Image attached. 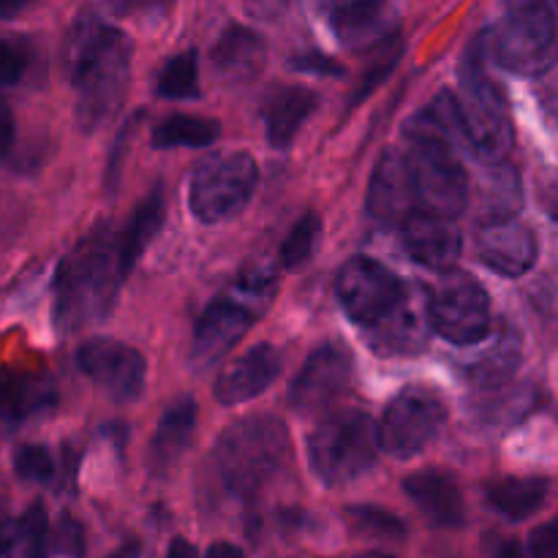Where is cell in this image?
<instances>
[{
  "label": "cell",
  "mask_w": 558,
  "mask_h": 558,
  "mask_svg": "<svg viewBox=\"0 0 558 558\" xmlns=\"http://www.w3.org/2000/svg\"><path fill=\"white\" fill-rule=\"evenodd\" d=\"M69 76L76 93V123L96 131L123 104L131 80V41L123 31L82 16L69 38Z\"/></svg>",
  "instance_id": "1"
},
{
  "label": "cell",
  "mask_w": 558,
  "mask_h": 558,
  "mask_svg": "<svg viewBox=\"0 0 558 558\" xmlns=\"http://www.w3.org/2000/svg\"><path fill=\"white\" fill-rule=\"evenodd\" d=\"M107 234H90L58 265L52 289V319L58 330L74 332L101 322L112 311L125 272L118 240Z\"/></svg>",
  "instance_id": "2"
},
{
  "label": "cell",
  "mask_w": 558,
  "mask_h": 558,
  "mask_svg": "<svg viewBox=\"0 0 558 558\" xmlns=\"http://www.w3.org/2000/svg\"><path fill=\"white\" fill-rule=\"evenodd\" d=\"M485 49H488V36H480L469 47L458 74L456 101L466 147L474 158L490 167L505 161L515 142V131L505 96L485 69Z\"/></svg>",
  "instance_id": "3"
},
{
  "label": "cell",
  "mask_w": 558,
  "mask_h": 558,
  "mask_svg": "<svg viewBox=\"0 0 558 558\" xmlns=\"http://www.w3.org/2000/svg\"><path fill=\"white\" fill-rule=\"evenodd\" d=\"M501 69L543 76L558 63V22L550 0H501V20L488 33Z\"/></svg>",
  "instance_id": "4"
},
{
  "label": "cell",
  "mask_w": 558,
  "mask_h": 558,
  "mask_svg": "<svg viewBox=\"0 0 558 558\" xmlns=\"http://www.w3.org/2000/svg\"><path fill=\"white\" fill-rule=\"evenodd\" d=\"M213 452L223 483L238 494H251L289 461L292 445L281 420L259 414L229 425Z\"/></svg>",
  "instance_id": "5"
},
{
  "label": "cell",
  "mask_w": 558,
  "mask_h": 558,
  "mask_svg": "<svg viewBox=\"0 0 558 558\" xmlns=\"http://www.w3.org/2000/svg\"><path fill=\"white\" fill-rule=\"evenodd\" d=\"M379 428L357 409H343L322 420L308 436V463L325 485H347L363 477L379 456Z\"/></svg>",
  "instance_id": "6"
},
{
  "label": "cell",
  "mask_w": 558,
  "mask_h": 558,
  "mask_svg": "<svg viewBox=\"0 0 558 558\" xmlns=\"http://www.w3.org/2000/svg\"><path fill=\"white\" fill-rule=\"evenodd\" d=\"M259 169L248 153H213L196 163L189 205L202 223L234 218L251 202Z\"/></svg>",
  "instance_id": "7"
},
{
  "label": "cell",
  "mask_w": 558,
  "mask_h": 558,
  "mask_svg": "<svg viewBox=\"0 0 558 558\" xmlns=\"http://www.w3.org/2000/svg\"><path fill=\"white\" fill-rule=\"evenodd\" d=\"M447 423V407L439 392L428 387H403L385 409V417L379 425L381 450L392 458L420 456L428 445L439 439L441 428Z\"/></svg>",
  "instance_id": "8"
},
{
  "label": "cell",
  "mask_w": 558,
  "mask_h": 558,
  "mask_svg": "<svg viewBox=\"0 0 558 558\" xmlns=\"http://www.w3.org/2000/svg\"><path fill=\"white\" fill-rule=\"evenodd\" d=\"M430 327L456 347H474L490 336L488 292L466 272H447L428 300Z\"/></svg>",
  "instance_id": "9"
},
{
  "label": "cell",
  "mask_w": 558,
  "mask_h": 558,
  "mask_svg": "<svg viewBox=\"0 0 558 558\" xmlns=\"http://www.w3.org/2000/svg\"><path fill=\"white\" fill-rule=\"evenodd\" d=\"M338 300L349 319L360 327H376L407 298V287L381 262L354 256L341 267L336 281Z\"/></svg>",
  "instance_id": "10"
},
{
  "label": "cell",
  "mask_w": 558,
  "mask_h": 558,
  "mask_svg": "<svg viewBox=\"0 0 558 558\" xmlns=\"http://www.w3.org/2000/svg\"><path fill=\"white\" fill-rule=\"evenodd\" d=\"M76 365L93 385L101 387L120 403L140 398L145 387V357L129 343L112 341V338H93L82 343L76 352Z\"/></svg>",
  "instance_id": "11"
},
{
  "label": "cell",
  "mask_w": 558,
  "mask_h": 558,
  "mask_svg": "<svg viewBox=\"0 0 558 558\" xmlns=\"http://www.w3.org/2000/svg\"><path fill=\"white\" fill-rule=\"evenodd\" d=\"M349 379H352V360L343 349H316L294 379L292 390H289V407L300 414L322 412L338 396H343Z\"/></svg>",
  "instance_id": "12"
},
{
  "label": "cell",
  "mask_w": 558,
  "mask_h": 558,
  "mask_svg": "<svg viewBox=\"0 0 558 558\" xmlns=\"http://www.w3.org/2000/svg\"><path fill=\"white\" fill-rule=\"evenodd\" d=\"M401 240L407 254L417 265L436 272H450L463 251V238L452 218L436 216L428 210L409 213L401 221Z\"/></svg>",
  "instance_id": "13"
},
{
  "label": "cell",
  "mask_w": 558,
  "mask_h": 558,
  "mask_svg": "<svg viewBox=\"0 0 558 558\" xmlns=\"http://www.w3.org/2000/svg\"><path fill=\"white\" fill-rule=\"evenodd\" d=\"M365 207L381 223H401L409 213L417 210V191H414V174L407 153H381L371 174Z\"/></svg>",
  "instance_id": "14"
},
{
  "label": "cell",
  "mask_w": 558,
  "mask_h": 558,
  "mask_svg": "<svg viewBox=\"0 0 558 558\" xmlns=\"http://www.w3.org/2000/svg\"><path fill=\"white\" fill-rule=\"evenodd\" d=\"M254 319V311L238 303L232 294H221L218 300H213L205 314L199 316V322H196L194 341H191V363L196 368L216 363L221 354H227L245 336Z\"/></svg>",
  "instance_id": "15"
},
{
  "label": "cell",
  "mask_w": 558,
  "mask_h": 558,
  "mask_svg": "<svg viewBox=\"0 0 558 558\" xmlns=\"http://www.w3.org/2000/svg\"><path fill=\"white\" fill-rule=\"evenodd\" d=\"M480 259L494 272L507 278H521L537 265L539 240L532 227L521 223L518 218L499 223H483L477 234Z\"/></svg>",
  "instance_id": "16"
},
{
  "label": "cell",
  "mask_w": 558,
  "mask_h": 558,
  "mask_svg": "<svg viewBox=\"0 0 558 558\" xmlns=\"http://www.w3.org/2000/svg\"><path fill=\"white\" fill-rule=\"evenodd\" d=\"M281 368V352L272 343H259V347L240 354L234 363H229L218 374L216 387H213L216 401L223 403V407H238V403L254 401L256 396H262L278 379Z\"/></svg>",
  "instance_id": "17"
},
{
  "label": "cell",
  "mask_w": 558,
  "mask_h": 558,
  "mask_svg": "<svg viewBox=\"0 0 558 558\" xmlns=\"http://www.w3.org/2000/svg\"><path fill=\"white\" fill-rule=\"evenodd\" d=\"M403 490L434 526L456 529L466 518V501L456 480L439 469H423L403 480Z\"/></svg>",
  "instance_id": "18"
},
{
  "label": "cell",
  "mask_w": 558,
  "mask_h": 558,
  "mask_svg": "<svg viewBox=\"0 0 558 558\" xmlns=\"http://www.w3.org/2000/svg\"><path fill=\"white\" fill-rule=\"evenodd\" d=\"M58 401L54 385L41 374L5 371L0 374V423L22 425L47 414Z\"/></svg>",
  "instance_id": "19"
},
{
  "label": "cell",
  "mask_w": 558,
  "mask_h": 558,
  "mask_svg": "<svg viewBox=\"0 0 558 558\" xmlns=\"http://www.w3.org/2000/svg\"><path fill=\"white\" fill-rule=\"evenodd\" d=\"M327 25L349 49L368 47L385 36L387 0H327Z\"/></svg>",
  "instance_id": "20"
},
{
  "label": "cell",
  "mask_w": 558,
  "mask_h": 558,
  "mask_svg": "<svg viewBox=\"0 0 558 558\" xmlns=\"http://www.w3.org/2000/svg\"><path fill=\"white\" fill-rule=\"evenodd\" d=\"M319 107V96L308 87H278L270 93L265 104V125H267V142H270L276 150H287L294 142V136L300 134L305 120L314 114V109Z\"/></svg>",
  "instance_id": "21"
},
{
  "label": "cell",
  "mask_w": 558,
  "mask_h": 558,
  "mask_svg": "<svg viewBox=\"0 0 558 558\" xmlns=\"http://www.w3.org/2000/svg\"><path fill=\"white\" fill-rule=\"evenodd\" d=\"M430 322L423 319L417 303L407 298L398 303L396 311L385 316L376 327H371V347L376 349L385 357H396V354H414L425 347V338H428Z\"/></svg>",
  "instance_id": "22"
},
{
  "label": "cell",
  "mask_w": 558,
  "mask_h": 558,
  "mask_svg": "<svg viewBox=\"0 0 558 558\" xmlns=\"http://www.w3.org/2000/svg\"><path fill=\"white\" fill-rule=\"evenodd\" d=\"M196 417H199V409L191 398H180L172 407H167L150 439V463L156 472H167L183 458L196 430Z\"/></svg>",
  "instance_id": "23"
},
{
  "label": "cell",
  "mask_w": 558,
  "mask_h": 558,
  "mask_svg": "<svg viewBox=\"0 0 558 558\" xmlns=\"http://www.w3.org/2000/svg\"><path fill=\"white\" fill-rule=\"evenodd\" d=\"M523 210V180L510 163H490L488 174L480 183V223H499L518 218Z\"/></svg>",
  "instance_id": "24"
},
{
  "label": "cell",
  "mask_w": 558,
  "mask_h": 558,
  "mask_svg": "<svg viewBox=\"0 0 558 558\" xmlns=\"http://www.w3.org/2000/svg\"><path fill=\"white\" fill-rule=\"evenodd\" d=\"M262 60H265V41L259 33L243 25L227 27L213 49V63L227 80H248L251 74H256Z\"/></svg>",
  "instance_id": "25"
},
{
  "label": "cell",
  "mask_w": 558,
  "mask_h": 558,
  "mask_svg": "<svg viewBox=\"0 0 558 558\" xmlns=\"http://www.w3.org/2000/svg\"><path fill=\"white\" fill-rule=\"evenodd\" d=\"M545 496H548V480L543 477H507L485 488L488 505L515 523L532 518L545 505Z\"/></svg>",
  "instance_id": "26"
},
{
  "label": "cell",
  "mask_w": 558,
  "mask_h": 558,
  "mask_svg": "<svg viewBox=\"0 0 558 558\" xmlns=\"http://www.w3.org/2000/svg\"><path fill=\"white\" fill-rule=\"evenodd\" d=\"M163 227V196L161 191H150L145 196L140 207L134 210L131 221L125 223L123 234L118 238V254L120 265H123V272L129 276L134 270V265L140 262V256L145 254L147 245L156 240V234L161 232Z\"/></svg>",
  "instance_id": "27"
},
{
  "label": "cell",
  "mask_w": 558,
  "mask_h": 558,
  "mask_svg": "<svg viewBox=\"0 0 558 558\" xmlns=\"http://www.w3.org/2000/svg\"><path fill=\"white\" fill-rule=\"evenodd\" d=\"M47 512L33 505L9 532H0V558H47Z\"/></svg>",
  "instance_id": "28"
},
{
  "label": "cell",
  "mask_w": 558,
  "mask_h": 558,
  "mask_svg": "<svg viewBox=\"0 0 558 558\" xmlns=\"http://www.w3.org/2000/svg\"><path fill=\"white\" fill-rule=\"evenodd\" d=\"M221 134V123L210 118H196V114H172L163 118L153 131V145L158 150L169 147H207Z\"/></svg>",
  "instance_id": "29"
},
{
  "label": "cell",
  "mask_w": 558,
  "mask_h": 558,
  "mask_svg": "<svg viewBox=\"0 0 558 558\" xmlns=\"http://www.w3.org/2000/svg\"><path fill=\"white\" fill-rule=\"evenodd\" d=\"M518 365H521V343L515 338H501L488 354L469 365L466 374L477 387L494 390V387H501L515 376Z\"/></svg>",
  "instance_id": "30"
},
{
  "label": "cell",
  "mask_w": 558,
  "mask_h": 558,
  "mask_svg": "<svg viewBox=\"0 0 558 558\" xmlns=\"http://www.w3.org/2000/svg\"><path fill=\"white\" fill-rule=\"evenodd\" d=\"M158 93L163 98L199 96V58L196 52H180L167 60L158 74Z\"/></svg>",
  "instance_id": "31"
},
{
  "label": "cell",
  "mask_w": 558,
  "mask_h": 558,
  "mask_svg": "<svg viewBox=\"0 0 558 558\" xmlns=\"http://www.w3.org/2000/svg\"><path fill=\"white\" fill-rule=\"evenodd\" d=\"M278 292V278L270 267H251V270H243L238 278H234L232 287L227 289V294H232L238 303H243L245 308L254 311L256 316L272 303Z\"/></svg>",
  "instance_id": "32"
},
{
  "label": "cell",
  "mask_w": 558,
  "mask_h": 558,
  "mask_svg": "<svg viewBox=\"0 0 558 558\" xmlns=\"http://www.w3.org/2000/svg\"><path fill=\"white\" fill-rule=\"evenodd\" d=\"M319 234H322L319 216L308 213V216L300 218V221L294 223L292 232L287 234V240H283L281 251H278L281 265L287 267V270H294V267L305 265V262L311 259V254H314L316 243H319Z\"/></svg>",
  "instance_id": "33"
},
{
  "label": "cell",
  "mask_w": 558,
  "mask_h": 558,
  "mask_svg": "<svg viewBox=\"0 0 558 558\" xmlns=\"http://www.w3.org/2000/svg\"><path fill=\"white\" fill-rule=\"evenodd\" d=\"M347 515L352 518L354 526L374 534V537H385V539L407 537V523H403L398 515H392V512L379 510V507H368V505L349 507Z\"/></svg>",
  "instance_id": "34"
},
{
  "label": "cell",
  "mask_w": 558,
  "mask_h": 558,
  "mask_svg": "<svg viewBox=\"0 0 558 558\" xmlns=\"http://www.w3.org/2000/svg\"><path fill=\"white\" fill-rule=\"evenodd\" d=\"M14 469L22 480H27V483H52L54 477L52 452L41 445L20 447L14 456Z\"/></svg>",
  "instance_id": "35"
},
{
  "label": "cell",
  "mask_w": 558,
  "mask_h": 558,
  "mask_svg": "<svg viewBox=\"0 0 558 558\" xmlns=\"http://www.w3.org/2000/svg\"><path fill=\"white\" fill-rule=\"evenodd\" d=\"M390 44H392V38L385 44V52H381L379 58L374 60V65H371V69L363 74V80H360L357 90H354V96H352V107H357L365 96H371V93H374L376 87L385 82V76L396 69L398 58H401V44H396V47H390Z\"/></svg>",
  "instance_id": "36"
},
{
  "label": "cell",
  "mask_w": 558,
  "mask_h": 558,
  "mask_svg": "<svg viewBox=\"0 0 558 558\" xmlns=\"http://www.w3.org/2000/svg\"><path fill=\"white\" fill-rule=\"evenodd\" d=\"M27 69V52L16 41L0 38V87L16 85Z\"/></svg>",
  "instance_id": "37"
},
{
  "label": "cell",
  "mask_w": 558,
  "mask_h": 558,
  "mask_svg": "<svg viewBox=\"0 0 558 558\" xmlns=\"http://www.w3.org/2000/svg\"><path fill=\"white\" fill-rule=\"evenodd\" d=\"M529 556L532 558H558V515L550 518L529 537Z\"/></svg>",
  "instance_id": "38"
},
{
  "label": "cell",
  "mask_w": 558,
  "mask_h": 558,
  "mask_svg": "<svg viewBox=\"0 0 558 558\" xmlns=\"http://www.w3.org/2000/svg\"><path fill=\"white\" fill-rule=\"evenodd\" d=\"M58 550L65 556L82 558L85 556V534H82V526L71 518H63L58 526Z\"/></svg>",
  "instance_id": "39"
},
{
  "label": "cell",
  "mask_w": 558,
  "mask_h": 558,
  "mask_svg": "<svg viewBox=\"0 0 558 558\" xmlns=\"http://www.w3.org/2000/svg\"><path fill=\"white\" fill-rule=\"evenodd\" d=\"M289 65H292L294 71H311V74H341V65L319 52L294 54V58L289 60Z\"/></svg>",
  "instance_id": "40"
},
{
  "label": "cell",
  "mask_w": 558,
  "mask_h": 558,
  "mask_svg": "<svg viewBox=\"0 0 558 558\" xmlns=\"http://www.w3.org/2000/svg\"><path fill=\"white\" fill-rule=\"evenodd\" d=\"M16 136V123H14V112H11L9 104L0 98V158L11 150Z\"/></svg>",
  "instance_id": "41"
},
{
  "label": "cell",
  "mask_w": 558,
  "mask_h": 558,
  "mask_svg": "<svg viewBox=\"0 0 558 558\" xmlns=\"http://www.w3.org/2000/svg\"><path fill=\"white\" fill-rule=\"evenodd\" d=\"M207 558H245V554L232 543H216L207 550Z\"/></svg>",
  "instance_id": "42"
},
{
  "label": "cell",
  "mask_w": 558,
  "mask_h": 558,
  "mask_svg": "<svg viewBox=\"0 0 558 558\" xmlns=\"http://www.w3.org/2000/svg\"><path fill=\"white\" fill-rule=\"evenodd\" d=\"M167 558H196V550L189 539L178 537V539H172V545H169Z\"/></svg>",
  "instance_id": "43"
},
{
  "label": "cell",
  "mask_w": 558,
  "mask_h": 558,
  "mask_svg": "<svg viewBox=\"0 0 558 558\" xmlns=\"http://www.w3.org/2000/svg\"><path fill=\"white\" fill-rule=\"evenodd\" d=\"M36 0H0V20H9V16H16L20 11H25L27 5H33Z\"/></svg>",
  "instance_id": "44"
},
{
  "label": "cell",
  "mask_w": 558,
  "mask_h": 558,
  "mask_svg": "<svg viewBox=\"0 0 558 558\" xmlns=\"http://www.w3.org/2000/svg\"><path fill=\"white\" fill-rule=\"evenodd\" d=\"M545 210H548V216L558 223V183L545 191Z\"/></svg>",
  "instance_id": "45"
},
{
  "label": "cell",
  "mask_w": 558,
  "mask_h": 558,
  "mask_svg": "<svg viewBox=\"0 0 558 558\" xmlns=\"http://www.w3.org/2000/svg\"><path fill=\"white\" fill-rule=\"evenodd\" d=\"M496 558H526L518 543H505L499 550H496Z\"/></svg>",
  "instance_id": "46"
},
{
  "label": "cell",
  "mask_w": 558,
  "mask_h": 558,
  "mask_svg": "<svg viewBox=\"0 0 558 558\" xmlns=\"http://www.w3.org/2000/svg\"><path fill=\"white\" fill-rule=\"evenodd\" d=\"M136 554H140V545L131 543V545H123V548H120L112 558H136Z\"/></svg>",
  "instance_id": "47"
},
{
  "label": "cell",
  "mask_w": 558,
  "mask_h": 558,
  "mask_svg": "<svg viewBox=\"0 0 558 558\" xmlns=\"http://www.w3.org/2000/svg\"><path fill=\"white\" fill-rule=\"evenodd\" d=\"M134 3H167V0H120V5H134Z\"/></svg>",
  "instance_id": "48"
},
{
  "label": "cell",
  "mask_w": 558,
  "mask_h": 558,
  "mask_svg": "<svg viewBox=\"0 0 558 558\" xmlns=\"http://www.w3.org/2000/svg\"><path fill=\"white\" fill-rule=\"evenodd\" d=\"M0 532H3V529H0Z\"/></svg>",
  "instance_id": "49"
}]
</instances>
